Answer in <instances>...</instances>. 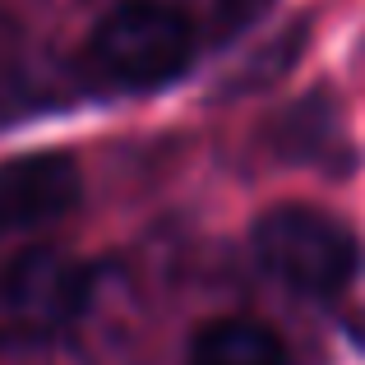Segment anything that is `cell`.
Returning a JSON list of instances; mask_svg holds the SVG:
<instances>
[{
    "instance_id": "6da1fadb",
    "label": "cell",
    "mask_w": 365,
    "mask_h": 365,
    "mask_svg": "<svg viewBox=\"0 0 365 365\" xmlns=\"http://www.w3.org/2000/svg\"><path fill=\"white\" fill-rule=\"evenodd\" d=\"M195 61V24L167 0H120L93 24L88 65L125 93L176 83Z\"/></svg>"
},
{
    "instance_id": "7a4b0ae2",
    "label": "cell",
    "mask_w": 365,
    "mask_h": 365,
    "mask_svg": "<svg viewBox=\"0 0 365 365\" xmlns=\"http://www.w3.org/2000/svg\"><path fill=\"white\" fill-rule=\"evenodd\" d=\"M264 273L301 296H333L356 277L361 245L342 217L314 204H273L250 232Z\"/></svg>"
},
{
    "instance_id": "3957f363",
    "label": "cell",
    "mask_w": 365,
    "mask_h": 365,
    "mask_svg": "<svg viewBox=\"0 0 365 365\" xmlns=\"http://www.w3.org/2000/svg\"><path fill=\"white\" fill-rule=\"evenodd\" d=\"M83 195L79 162L70 153H24L0 162V236L65 217Z\"/></svg>"
},
{
    "instance_id": "277c9868",
    "label": "cell",
    "mask_w": 365,
    "mask_h": 365,
    "mask_svg": "<svg viewBox=\"0 0 365 365\" xmlns=\"http://www.w3.org/2000/svg\"><path fill=\"white\" fill-rule=\"evenodd\" d=\"M190 365H292L282 338L250 314L208 319L190 338Z\"/></svg>"
},
{
    "instance_id": "5b68a950",
    "label": "cell",
    "mask_w": 365,
    "mask_h": 365,
    "mask_svg": "<svg viewBox=\"0 0 365 365\" xmlns=\"http://www.w3.org/2000/svg\"><path fill=\"white\" fill-rule=\"evenodd\" d=\"M83 277L61 255H24L5 277V301L33 319H65L79 310Z\"/></svg>"
}]
</instances>
